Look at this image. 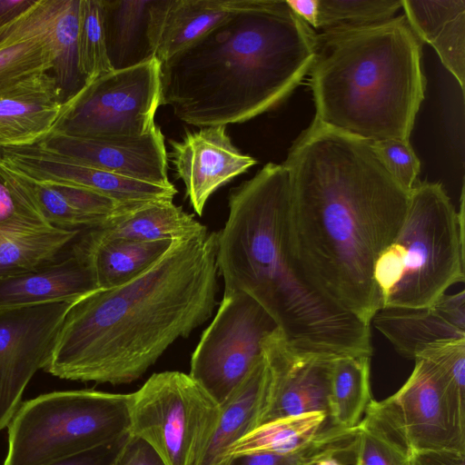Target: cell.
I'll return each instance as SVG.
<instances>
[{"label": "cell", "mask_w": 465, "mask_h": 465, "mask_svg": "<svg viewBox=\"0 0 465 465\" xmlns=\"http://www.w3.org/2000/svg\"><path fill=\"white\" fill-rule=\"evenodd\" d=\"M107 55L113 70L155 57L150 35L153 0H102Z\"/></svg>", "instance_id": "cell-25"}, {"label": "cell", "mask_w": 465, "mask_h": 465, "mask_svg": "<svg viewBox=\"0 0 465 465\" xmlns=\"http://www.w3.org/2000/svg\"><path fill=\"white\" fill-rule=\"evenodd\" d=\"M328 414L313 411L264 422L232 444L225 452L223 465L236 457L249 454H285L311 441L327 427Z\"/></svg>", "instance_id": "cell-28"}, {"label": "cell", "mask_w": 465, "mask_h": 465, "mask_svg": "<svg viewBox=\"0 0 465 465\" xmlns=\"http://www.w3.org/2000/svg\"><path fill=\"white\" fill-rule=\"evenodd\" d=\"M403 385L390 397L372 400L365 414L410 453L421 450L465 452V390L435 364L414 359Z\"/></svg>", "instance_id": "cell-9"}, {"label": "cell", "mask_w": 465, "mask_h": 465, "mask_svg": "<svg viewBox=\"0 0 465 465\" xmlns=\"http://www.w3.org/2000/svg\"><path fill=\"white\" fill-rule=\"evenodd\" d=\"M207 228L173 200L142 203L109 220L87 229L94 241H179L207 232Z\"/></svg>", "instance_id": "cell-22"}, {"label": "cell", "mask_w": 465, "mask_h": 465, "mask_svg": "<svg viewBox=\"0 0 465 465\" xmlns=\"http://www.w3.org/2000/svg\"><path fill=\"white\" fill-rule=\"evenodd\" d=\"M464 186L457 212L440 183L418 181L402 225L378 256L381 308H424L465 280Z\"/></svg>", "instance_id": "cell-6"}, {"label": "cell", "mask_w": 465, "mask_h": 465, "mask_svg": "<svg viewBox=\"0 0 465 465\" xmlns=\"http://www.w3.org/2000/svg\"><path fill=\"white\" fill-rule=\"evenodd\" d=\"M401 356L414 360L438 342L465 340V291L424 308H381L371 320Z\"/></svg>", "instance_id": "cell-17"}, {"label": "cell", "mask_w": 465, "mask_h": 465, "mask_svg": "<svg viewBox=\"0 0 465 465\" xmlns=\"http://www.w3.org/2000/svg\"><path fill=\"white\" fill-rule=\"evenodd\" d=\"M97 289L90 262L74 241L55 261L0 280V311L74 302Z\"/></svg>", "instance_id": "cell-19"}, {"label": "cell", "mask_w": 465, "mask_h": 465, "mask_svg": "<svg viewBox=\"0 0 465 465\" xmlns=\"http://www.w3.org/2000/svg\"><path fill=\"white\" fill-rule=\"evenodd\" d=\"M40 143L94 168L153 184H173L164 135L157 124L137 137L85 138L55 130Z\"/></svg>", "instance_id": "cell-15"}, {"label": "cell", "mask_w": 465, "mask_h": 465, "mask_svg": "<svg viewBox=\"0 0 465 465\" xmlns=\"http://www.w3.org/2000/svg\"><path fill=\"white\" fill-rule=\"evenodd\" d=\"M216 247L213 232L174 241L133 280L74 301L44 370L83 382L138 380L174 341L212 316Z\"/></svg>", "instance_id": "cell-2"}, {"label": "cell", "mask_w": 465, "mask_h": 465, "mask_svg": "<svg viewBox=\"0 0 465 465\" xmlns=\"http://www.w3.org/2000/svg\"><path fill=\"white\" fill-rule=\"evenodd\" d=\"M371 144L388 172L402 187L411 191L418 182L420 162L410 141L386 139L371 142Z\"/></svg>", "instance_id": "cell-36"}, {"label": "cell", "mask_w": 465, "mask_h": 465, "mask_svg": "<svg viewBox=\"0 0 465 465\" xmlns=\"http://www.w3.org/2000/svg\"><path fill=\"white\" fill-rule=\"evenodd\" d=\"M282 164L298 265L327 300L371 326L381 308L374 264L402 225L410 191L388 172L371 142L315 120Z\"/></svg>", "instance_id": "cell-1"}, {"label": "cell", "mask_w": 465, "mask_h": 465, "mask_svg": "<svg viewBox=\"0 0 465 465\" xmlns=\"http://www.w3.org/2000/svg\"><path fill=\"white\" fill-rule=\"evenodd\" d=\"M409 465H465V452L453 450H421L409 453Z\"/></svg>", "instance_id": "cell-38"}, {"label": "cell", "mask_w": 465, "mask_h": 465, "mask_svg": "<svg viewBox=\"0 0 465 465\" xmlns=\"http://www.w3.org/2000/svg\"><path fill=\"white\" fill-rule=\"evenodd\" d=\"M170 240L97 242L84 230L75 240L93 269L99 289L122 285L153 265L172 245Z\"/></svg>", "instance_id": "cell-26"}, {"label": "cell", "mask_w": 465, "mask_h": 465, "mask_svg": "<svg viewBox=\"0 0 465 465\" xmlns=\"http://www.w3.org/2000/svg\"><path fill=\"white\" fill-rule=\"evenodd\" d=\"M108 450V448L98 449L44 465H107L105 456Z\"/></svg>", "instance_id": "cell-40"}, {"label": "cell", "mask_w": 465, "mask_h": 465, "mask_svg": "<svg viewBox=\"0 0 465 465\" xmlns=\"http://www.w3.org/2000/svg\"><path fill=\"white\" fill-rule=\"evenodd\" d=\"M72 302L0 311V431L21 404L33 376L49 362Z\"/></svg>", "instance_id": "cell-12"}, {"label": "cell", "mask_w": 465, "mask_h": 465, "mask_svg": "<svg viewBox=\"0 0 465 465\" xmlns=\"http://www.w3.org/2000/svg\"><path fill=\"white\" fill-rule=\"evenodd\" d=\"M160 105L161 62L153 58L89 81L56 130L85 138L142 136L156 125Z\"/></svg>", "instance_id": "cell-10"}, {"label": "cell", "mask_w": 465, "mask_h": 465, "mask_svg": "<svg viewBox=\"0 0 465 465\" xmlns=\"http://www.w3.org/2000/svg\"><path fill=\"white\" fill-rule=\"evenodd\" d=\"M371 357L341 356L333 360L330 375V425L356 427L373 400L371 391Z\"/></svg>", "instance_id": "cell-29"}, {"label": "cell", "mask_w": 465, "mask_h": 465, "mask_svg": "<svg viewBox=\"0 0 465 465\" xmlns=\"http://www.w3.org/2000/svg\"><path fill=\"white\" fill-rule=\"evenodd\" d=\"M131 393L69 390L21 402L8 428L3 465H44L121 442Z\"/></svg>", "instance_id": "cell-7"}, {"label": "cell", "mask_w": 465, "mask_h": 465, "mask_svg": "<svg viewBox=\"0 0 465 465\" xmlns=\"http://www.w3.org/2000/svg\"><path fill=\"white\" fill-rule=\"evenodd\" d=\"M36 0H0V27L29 9Z\"/></svg>", "instance_id": "cell-41"}, {"label": "cell", "mask_w": 465, "mask_h": 465, "mask_svg": "<svg viewBox=\"0 0 465 465\" xmlns=\"http://www.w3.org/2000/svg\"><path fill=\"white\" fill-rule=\"evenodd\" d=\"M45 227L50 226L41 215L25 181L0 155V228L35 230Z\"/></svg>", "instance_id": "cell-34"}, {"label": "cell", "mask_w": 465, "mask_h": 465, "mask_svg": "<svg viewBox=\"0 0 465 465\" xmlns=\"http://www.w3.org/2000/svg\"><path fill=\"white\" fill-rule=\"evenodd\" d=\"M54 59L49 0H36L0 27V95L34 77L51 74Z\"/></svg>", "instance_id": "cell-20"}, {"label": "cell", "mask_w": 465, "mask_h": 465, "mask_svg": "<svg viewBox=\"0 0 465 465\" xmlns=\"http://www.w3.org/2000/svg\"><path fill=\"white\" fill-rule=\"evenodd\" d=\"M220 415V404L189 374L153 373L131 393L128 434L165 465H203Z\"/></svg>", "instance_id": "cell-8"}, {"label": "cell", "mask_w": 465, "mask_h": 465, "mask_svg": "<svg viewBox=\"0 0 465 465\" xmlns=\"http://www.w3.org/2000/svg\"><path fill=\"white\" fill-rule=\"evenodd\" d=\"M246 0H153L150 35L161 63L240 10Z\"/></svg>", "instance_id": "cell-21"}, {"label": "cell", "mask_w": 465, "mask_h": 465, "mask_svg": "<svg viewBox=\"0 0 465 465\" xmlns=\"http://www.w3.org/2000/svg\"><path fill=\"white\" fill-rule=\"evenodd\" d=\"M107 465H165L144 440L127 434Z\"/></svg>", "instance_id": "cell-37"}, {"label": "cell", "mask_w": 465, "mask_h": 465, "mask_svg": "<svg viewBox=\"0 0 465 465\" xmlns=\"http://www.w3.org/2000/svg\"><path fill=\"white\" fill-rule=\"evenodd\" d=\"M72 98L64 100L50 73L0 95V149L44 141L60 126Z\"/></svg>", "instance_id": "cell-18"}, {"label": "cell", "mask_w": 465, "mask_h": 465, "mask_svg": "<svg viewBox=\"0 0 465 465\" xmlns=\"http://www.w3.org/2000/svg\"><path fill=\"white\" fill-rule=\"evenodd\" d=\"M356 431L357 426L341 429L330 425L295 451L242 455L232 459L229 465H314L325 457L351 454Z\"/></svg>", "instance_id": "cell-31"}, {"label": "cell", "mask_w": 465, "mask_h": 465, "mask_svg": "<svg viewBox=\"0 0 465 465\" xmlns=\"http://www.w3.org/2000/svg\"><path fill=\"white\" fill-rule=\"evenodd\" d=\"M80 0H49L54 45V77L64 100L76 94L88 82L81 74L78 60Z\"/></svg>", "instance_id": "cell-30"}, {"label": "cell", "mask_w": 465, "mask_h": 465, "mask_svg": "<svg viewBox=\"0 0 465 465\" xmlns=\"http://www.w3.org/2000/svg\"><path fill=\"white\" fill-rule=\"evenodd\" d=\"M228 206L216 247L224 292L241 291L251 296L298 352L371 357V326L327 300L293 256L290 182L284 165L269 163L232 188Z\"/></svg>", "instance_id": "cell-4"}, {"label": "cell", "mask_w": 465, "mask_h": 465, "mask_svg": "<svg viewBox=\"0 0 465 465\" xmlns=\"http://www.w3.org/2000/svg\"><path fill=\"white\" fill-rule=\"evenodd\" d=\"M78 60L87 82L113 71L104 28L102 0H80L78 15Z\"/></svg>", "instance_id": "cell-33"}, {"label": "cell", "mask_w": 465, "mask_h": 465, "mask_svg": "<svg viewBox=\"0 0 465 465\" xmlns=\"http://www.w3.org/2000/svg\"><path fill=\"white\" fill-rule=\"evenodd\" d=\"M292 11L313 30L318 25V0H286Z\"/></svg>", "instance_id": "cell-39"}, {"label": "cell", "mask_w": 465, "mask_h": 465, "mask_svg": "<svg viewBox=\"0 0 465 465\" xmlns=\"http://www.w3.org/2000/svg\"><path fill=\"white\" fill-rule=\"evenodd\" d=\"M4 162L25 178L41 183L81 187L130 204L173 200V184L150 183L80 163L38 143L0 149Z\"/></svg>", "instance_id": "cell-13"}, {"label": "cell", "mask_w": 465, "mask_h": 465, "mask_svg": "<svg viewBox=\"0 0 465 465\" xmlns=\"http://www.w3.org/2000/svg\"><path fill=\"white\" fill-rule=\"evenodd\" d=\"M82 232L52 227L35 230L0 228V280L55 261Z\"/></svg>", "instance_id": "cell-27"}, {"label": "cell", "mask_w": 465, "mask_h": 465, "mask_svg": "<svg viewBox=\"0 0 465 465\" xmlns=\"http://www.w3.org/2000/svg\"><path fill=\"white\" fill-rule=\"evenodd\" d=\"M315 39L286 0H246L161 63V105L194 126L244 123L298 86L312 64Z\"/></svg>", "instance_id": "cell-3"}, {"label": "cell", "mask_w": 465, "mask_h": 465, "mask_svg": "<svg viewBox=\"0 0 465 465\" xmlns=\"http://www.w3.org/2000/svg\"><path fill=\"white\" fill-rule=\"evenodd\" d=\"M421 48L404 15L316 33L309 71L314 120L369 142L410 141L426 90Z\"/></svg>", "instance_id": "cell-5"}, {"label": "cell", "mask_w": 465, "mask_h": 465, "mask_svg": "<svg viewBox=\"0 0 465 465\" xmlns=\"http://www.w3.org/2000/svg\"><path fill=\"white\" fill-rule=\"evenodd\" d=\"M170 144L177 177L183 181L186 196L199 215L218 188L257 163L255 158L234 146L224 125L187 132L181 141H170Z\"/></svg>", "instance_id": "cell-16"}, {"label": "cell", "mask_w": 465, "mask_h": 465, "mask_svg": "<svg viewBox=\"0 0 465 465\" xmlns=\"http://www.w3.org/2000/svg\"><path fill=\"white\" fill-rule=\"evenodd\" d=\"M277 329L251 296L224 292L192 355L189 375L222 404L263 357V341Z\"/></svg>", "instance_id": "cell-11"}, {"label": "cell", "mask_w": 465, "mask_h": 465, "mask_svg": "<svg viewBox=\"0 0 465 465\" xmlns=\"http://www.w3.org/2000/svg\"><path fill=\"white\" fill-rule=\"evenodd\" d=\"M269 385V370L262 357L220 404V420L203 465H223L227 450L259 426L267 405Z\"/></svg>", "instance_id": "cell-23"}, {"label": "cell", "mask_w": 465, "mask_h": 465, "mask_svg": "<svg viewBox=\"0 0 465 465\" xmlns=\"http://www.w3.org/2000/svg\"><path fill=\"white\" fill-rule=\"evenodd\" d=\"M409 21L420 42L433 47L464 94L465 1H420L411 8Z\"/></svg>", "instance_id": "cell-24"}, {"label": "cell", "mask_w": 465, "mask_h": 465, "mask_svg": "<svg viewBox=\"0 0 465 465\" xmlns=\"http://www.w3.org/2000/svg\"><path fill=\"white\" fill-rule=\"evenodd\" d=\"M354 465H409V452L376 420L364 415L357 425Z\"/></svg>", "instance_id": "cell-35"}, {"label": "cell", "mask_w": 465, "mask_h": 465, "mask_svg": "<svg viewBox=\"0 0 465 465\" xmlns=\"http://www.w3.org/2000/svg\"><path fill=\"white\" fill-rule=\"evenodd\" d=\"M401 0H318V33L366 27L386 22Z\"/></svg>", "instance_id": "cell-32"}, {"label": "cell", "mask_w": 465, "mask_h": 465, "mask_svg": "<svg viewBox=\"0 0 465 465\" xmlns=\"http://www.w3.org/2000/svg\"><path fill=\"white\" fill-rule=\"evenodd\" d=\"M270 385L260 424L282 417L329 410L330 375L335 358L301 353L279 331L263 341Z\"/></svg>", "instance_id": "cell-14"}]
</instances>
